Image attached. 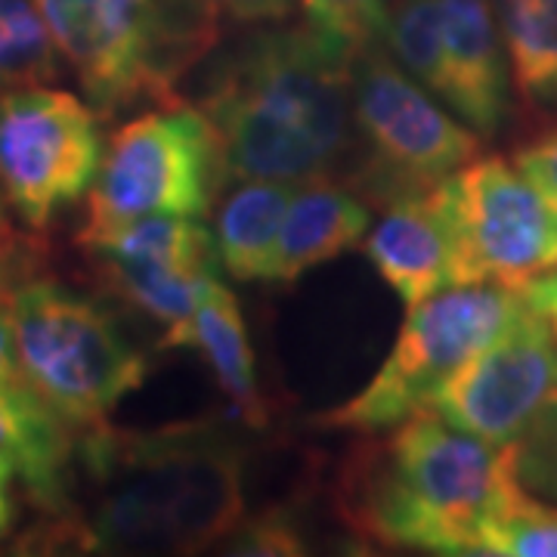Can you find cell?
I'll return each mask as SVG.
<instances>
[{
  "label": "cell",
  "instance_id": "cell-1",
  "mask_svg": "<svg viewBox=\"0 0 557 557\" xmlns=\"http://www.w3.org/2000/svg\"><path fill=\"white\" fill-rule=\"evenodd\" d=\"M78 468L90 505L62 520L69 552L196 555L226 542L245 518V446L220 421L156 431L106 421L81 434Z\"/></svg>",
  "mask_w": 557,
  "mask_h": 557
},
{
  "label": "cell",
  "instance_id": "cell-2",
  "mask_svg": "<svg viewBox=\"0 0 557 557\" xmlns=\"http://www.w3.org/2000/svg\"><path fill=\"white\" fill-rule=\"evenodd\" d=\"M350 44L304 25H270L211 62L201 112L230 180H329L357 134Z\"/></svg>",
  "mask_w": 557,
  "mask_h": 557
},
{
  "label": "cell",
  "instance_id": "cell-3",
  "mask_svg": "<svg viewBox=\"0 0 557 557\" xmlns=\"http://www.w3.org/2000/svg\"><path fill=\"white\" fill-rule=\"evenodd\" d=\"M520 490L515 449L424 409L344 458L335 511L359 539L428 555H483V536Z\"/></svg>",
  "mask_w": 557,
  "mask_h": 557
},
{
  "label": "cell",
  "instance_id": "cell-4",
  "mask_svg": "<svg viewBox=\"0 0 557 557\" xmlns=\"http://www.w3.org/2000/svg\"><path fill=\"white\" fill-rule=\"evenodd\" d=\"M62 62L100 119L177 102V84L218 47V0H35Z\"/></svg>",
  "mask_w": 557,
  "mask_h": 557
},
{
  "label": "cell",
  "instance_id": "cell-5",
  "mask_svg": "<svg viewBox=\"0 0 557 557\" xmlns=\"http://www.w3.org/2000/svg\"><path fill=\"white\" fill-rule=\"evenodd\" d=\"M25 381L75 431L100 428L143 387L149 362L102 304L32 276L10 298Z\"/></svg>",
  "mask_w": 557,
  "mask_h": 557
},
{
  "label": "cell",
  "instance_id": "cell-6",
  "mask_svg": "<svg viewBox=\"0 0 557 557\" xmlns=\"http://www.w3.org/2000/svg\"><path fill=\"white\" fill-rule=\"evenodd\" d=\"M527 304L523 288L478 282L443 288L434 298L409 307L394 350L379 372L347 403L325 412L322 424L379 434L434 409L443 387L480 357L527 310Z\"/></svg>",
  "mask_w": 557,
  "mask_h": 557
},
{
  "label": "cell",
  "instance_id": "cell-7",
  "mask_svg": "<svg viewBox=\"0 0 557 557\" xmlns=\"http://www.w3.org/2000/svg\"><path fill=\"white\" fill-rule=\"evenodd\" d=\"M226 180L223 146L201 109H149L109 139L78 242L139 218H208Z\"/></svg>",
  "mask_w": 557,
  "mask_h": 557
},
{
  "label": "cell",
  "instance_id": "cell-8",
  "mask_svg": "<svg viewBox=\"0 0 557 557\" xmlns=\"http://www.w3.org/2000/svg\"><path fill=\"white\" fill-rule=\"evenodd\" d=\"M384 47H366L354 65V124L366 161L357 183L381 205L424 196L478 159L480 134L443 109Z\"/></svg>",
  "mask_w": 557,
  "mask_h": 557
},
{
  "label": "cell",
  "instance_id": "cell-9",
  "mask_svg": "<svg viewBox=\"0 0 557 557\" xmlns=\"http://www.w3.org/2000/svg\"><path fill=\"white\" fill-rule=\"evenodd\" d=\"M100 112L50 84L0 90V193L28 230L84 199L102 168Z\"/></svg>",
  "mask_w": 557,
  "mask_h": 557
},
{
  "label": "cell",
  "instance_id": "cell-10",
  "mask_svg": "<svg viewBox=\"0 0 557 557\" xmlns=\"http://www.w3.org/2000/svg\"><path fill=\"white\" fill-rule=\"evenodd\" d=\"M434 193L453 236L456 285L527 288L557 267V208L518 164L468 161Z\"/></svg>",
  "mask_w": 557,
  "mask_h": 557
},
{
  "label": "cell",
  "instance_id": "cell-11",
  "mask_svg": "<svg viewBox=\"0 0 557 557\" xmlns=\"http://www.w3.org/2000/svg\"><path fill=\"white\" fill-rule=\"evenodd\" d=\"M557 391V329L533 304L443 387L434 412L474 437L515 446Z\"/></svg>",
  "mask_w": 557,
  "mask_h": 557
},
{
  "label": "cell",
  "instance_id": "cell-12",
  "mask_svg": "<svg viewBox=\"0 0 557 557\" xmlns=\"http://www.w3.org/2000/svg\"><path fill=\"white\" fill-rule=\"evenodd\" d=\"M100 278L168 329L193 317L218 273V242L199 218H139L81 239Z\"/></svg>",
  "mask_w": 557,
  "mask_h": 557
},
{
  "label": "cell",
  "instance_id": "cell-13",
  "mask_svg": "<svg viewBox=\"0 0 557 557\" xmlns=\"http://www.w3.org/2000/svg\"><path fill=\"white\" fill-rule=\"evenodd\" d=\"M443 100L480 137H496L511 112V65L493 0H437Z\"/></svg>",
  "mask_w": 557,
  "mask_h": 557
},
{
  "label": "cell",
  "instance_id": "cell-14",
  "mask_svg": "<svg viewBox=\"0 0 557 557\" xmlns=\"http://www.w3.org/2000/svg\"><path fill=\"white\" fill-rule=\"evenodd\" d=\"M0 453L16 461L28 502L44 518H72L78 486L75 428L28 381H0Z\"/></svg>",
  "mask_w": 557,
  "mask_h": 557
},
{
  "label": "cell",
  "instance_id": "cell-15",
  "mask_svg": "<svg viewBox=\"0 0 557 557\" xmlns=\"http://www.w3.org/2000/svg\"><path fill=\"white\" fill-rule=\"evenodd\" d=\"M384 218L366 239V255L406 310L456 285V251L437 193L384 205Z\"/></svg>",
  "mask_w": 557,
  "mask_h": 557
},
{
  "label": "cell",
  "instance_id": "cell-16",
  "mask_svg": "<svg viewBox=\"0 0 557 557\" xmlns=\"http://www.w3.org/2000/svg\"><path fill=\"white\" fill-rule=\"evenodd\" d=\"M161 347H189L199 350L208 369L214 372L220 391L226 394L233 412L248 428L267 424V406L258 384V362L245 317L236 295L218 276L201 292L193 317L164 332Z\"/></svg>",
  "mask_w": 557,
  "mask_h": 557
},
{
  "label": "cell",
  "instance_id": "cell-17",
  "mask_svg": "<svg viewBox=\"0 0 557 557\" xmlns=\"http://www.w3.org/2000/svg\"><path fill=\"white\" fill-rule=\"evenodd\" d=\"M372 226V211L359 193L332 180L300 183L282 220L273 282H295L319 263L357 248Z\"/></svg>",
  "mask_w": 557,
  "mask_h": 557
},
{
  "label": "cell",
  "instance_id": "cell-18",
  "mask_svg": "<svg viewBox=\"0 0 557 557\" xmlns=\"http://www.w3.org/2000/svg\"><path fill=\"white\" fill-rule=\"evenodd\" d=\"M298 183L288 180H242L236 193L223 199L218 214V258L239 282H273L282 220Z\"/></svg>",
  "mask_w": 557,
  "mask_h": 557
},
{
  "label": "cell",
  "instance_id": "cell-19",
  "mask_svg": "<svg viewBox=\"0 0 557 557\" xmlns=\"http://www.w3.org/2000/svg\"><path fill=\"white\" fill-rule=\"evenodd\" d=\"M493 13L520 97L557 109V0H493Z\"/></svg>",
  "mask_w": 557,
  "mask_h": 557
},
{
  "label": "cell",
  "instance_id": "cell-20",
  "mask_svg": "<svg viewBox=\"0 0 557 557\" xmlns=\"http://www.w3.org/2000/svg\"><path fill=\"white\" fill-rule=\"evenodd\" d=\"M62 57L35 0H0V90L53 84Z\"/></svg>",
  "mask_w": 557,
  "mask_h": 557
},
{
  "label": "cell",
  "instance_id": "cell-21",
  "mask_svg": "<svg viewBox=\"0 0 557 557\" xmlns=\"http://www.w3.org/2000/svg\"><path fill=\"white\" fill-rule=\"evenodd\" d=\"M483 555L557 557V505L533 496L523 483L483 536Z\"/></svg>",
  "mask_w": 557,
  "mask_h": 557
},
{
  "label": "cell",
  "instance_id": "cell-22",
  "mask_svg": "<svg viewBox=\"0 0 557 557\" xmlns=\"http://www.w3.org/2000/svg\"><path fill=\"white\" fill-rule=\"evenodd\" d=\"M394 0H300L304 22L335 35L354 50L384 47Z\"/></svg>",
  "mask_w": 557,
  "mask_h": 557
},
{
  "label": "cell",
  "instance_id": "cell-23",
  "mask_svg": "<svg viewBox=\"0 0 557 557\" xmlns=\"http://www.w3.org/2000/svg\"><path fill=\"white\" fill-rule=\"evenodd\" d=\"M511 449L520 483L533 496L557 505V391Z\"/></svg>",
  "mask_w": 557,
  "mask_h": 557
},
{
  "label": "cell",
  "instance_id": "cell-24",
  "mask_svg": "<svg viewBox=\"0 0 557 557\" xmlns=\"http://www.w3.org/2000/svg\"><path fill=\"white\" fill-rule=\"evenodd\" d=\"M230 552L233 555H300L298 520L285 515L282 508H270L258 518H242V523L230 533Z\"/></svg>",
  "mask_w": 557,
  "mask_h": 557
},
{
  "label": "cell",
  "instance_id": "cell-25",
  "mask_svg": "<svg viewBox=\"0 0 557 557\" xmlns=\"http://www.w3.org/2000/svg\"><path fill=\"white\" fill-rule=\"evenodd\" d=\"M515 164L536 183V189L557 208V131L527 143L515 156Z\"/></svg>",
  "mask_w": 557,
  "mask_h": 557
},
{
  "label": "cell",
  "instance_id": "cell-26",
  "mask_svg": "<svg viewBox=\"0 0 557 557\" xmlns=\"http://www.w3.org/2000/svg\"><path fill=\"white\" fill-rule=\"evenodd\" d=\"M35 270H38V242L22 239V236L3 242L0 245V300H10L22 282L38 276Z\"/></svg>",
  "mask_w": 557,
  "mask_h": 557
},
{
  "label": "cell",
  "instance_id": "cell-27",
  "mask_svg": "<svg viewBox=\"0 0 557 557\" xmlns=\"http://www.w3.org/2000/svg\"><path fill=\"white\" fill-rule=\"evenodd\" d=\"M218 7L245 25H276L300 7V0H218Z\"/></svg>",
  "mask_w": 557,
  "mask_h": 557
},
{
  "label": "cell",
  "instance_id": "cell-28",
  "mask_svg": "<svg viewBox=\"0 0 557 557\" xmlns=\"http://www.w3.org/2000/svg\"><path fill=\"white\" fill-rule=\"evenodd\" d=\"M20 354H16V329H13V307L0 300V381H22Z\"/></svg>",
  "mask_w": 557,
  "mask_h": 557
},
{
  "label": "cell",
  "instance_id": "cell-29",
  "mask_svg": "<svg viewBox=\"0 0 557 557\" xmlns=\"http://www.w3.org/2000/svg\"><path fill=\"white\" fill-rule=\"evenodd\" d=\"M16 480H20L16 461L0 453V542L10 536L13 527H16V496H13Z\"/></svg>",
  "mask_w": 557,
  "mask_h": 557
},
{
  "label": "cell",
  "instance_id": "cell-30",
  "mask_svg": "<svg viewBox=\"0 0 557 557\" xmlns=\"http://www.w3.org/2000/svg\"><path fill=\"white\" fill-rule=\"evenodd\" d=\"M523 295H527V300L536 307L539 313H545V317L552 319V325L557 329V267L552 273L533 278V282L523 288Z\"/></svg>",
  "mask_w": 557,
  "mask_h": 557
},
{
  "label": "cell",
  "instance_id": "cell-31",
  "mask_svg": "<svg viewBox=\"0 0 557 557\" xmlns=\"http://www.w3.org/2000/svg\"><path fill=\"white\" fill-rule=\"evenodd\" d=\"M3 193H0V245L10 239H16V233H13V226H10V220H7V211H3Z\"/></svg>",
  "mask_w": 557,
  "mask_h": 557
}]
</instances>
